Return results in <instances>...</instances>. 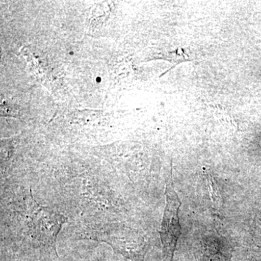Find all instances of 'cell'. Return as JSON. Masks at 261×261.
<instances>
[{"label": "cell", "instance_id": "obj_1", "mask_svg": "<svg viewBox=\"0 0 261 261\" xmlns=\"http://www.w3.org/2000/svg\"><path fill=\"white\" fill-rule=\"evenodd\" d=\"M25 223L27 237L33 247L58 257L56 241L66 217L46 206L37 203L32 190L25 195Z\"/></svg>", "mask_w": 261, "mask_h": 261}, {"label": "cell", "instance_id": "obj_2", "mask_svg": "<svg viewBox=\"0 0 261 261\" xmlns=\"http://www.w3.org/2000/svg\"><path fill=\"white\" fill-rule=\"evenodd\" d=\"M83 239L108 244L116 253L133 260L143 261L146 245L142 238H133L126 228L113 224L91 228L84 233Z\"/></svg>", "mask_w": 261, "mask_h": 261}, {"label": "cell", "instance_id": "obj_3", "mask_svg": "<svg viewBox=\"0 0 261 261\" xmlns=\"http://www.w3.org/2000/svg\"><path fill=\"white\" fill-rule=\"evenodd\" d=\"M166 201L160 235L163 246V261H173L181 231L179 222L181 201L173 187L171 174L166 181Z\"/></svg>", "mask_w": 261, "mask_h": 261}, {"label": "cell", "instance_id": "obj_4", "mask_svg": "<svg viewBox=\"0 0 261 261\" xmlns=\"http://www.w3.org/2000/svg\"><path fill=\"white\" fill-rule=\"evenodd\" d=\"M97 81L98 82H100V81H101L100 78H99V77H98Z\"/></svg>", "mask_w": 261, "mask_h": 261}]
</instances>
